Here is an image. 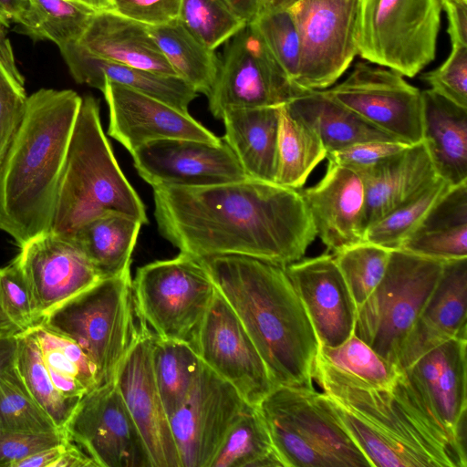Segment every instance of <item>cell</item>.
<instances>
[{
    "label": "cell",
    "instance_id": "cell-30",
    "mask_svg": "<svg viewBox=\"0 0 467 467\" xmlns=\"http://www.w3.org/2000/svg\"><path fill=\"white\" fill-rule=\"evenodd\" d=\"M400 249L442 262L467 258V182L452 186Z\"/></svg>",
    "mask_w": 467,
    "mask_h": 467
},
{
    "label": "cell",
    "instance_id": "cell-46",
    "mask_svg": "<svg viewBox=\"0 0 467 467\" xmlns=\"http://www.w3.org/2000/svg\"><path fill=\"white\" fill-rule=\"evenodd\" d=\"M252 24L294 84L299 70L301 39L291 11L263 9Z\"/></svg>",
    "mask_w": 467,
    "mask_h": 467
},
{
    "label": "cell",
    "instance_id": "cell-13",
    "mask_svg": "<svg viewBox=\"0 0 467 467\" xmlns=\"http://www.w3.org/2000/svg\"><path fill=\"white\" fill-rule=\"evenodd\" d=\"M325 92L369 124L406 144L422 140V95L400 73L358 61L349 75Z\"/></svg>",
    "mask_w": 467,
    "mask_h": 467
},
{
    "label": "cell",
    "instance_id": "cell-21",
    "mask_svg": "<svg viewBox=\"0 0 467 467\" xmlns=\"http://www.w3.org/2000/svg\"><path fill=\"white\" fill-rule=\"evenodd\" d=\"M285 270L319 346L336 347L353 335L357 306L333 254L301 258Z\"/></svg>",
    "mask_w": 467,
    "mask_h": 467
},
{
    "label": "cell",
    "instance_id": "cell-37",
    "mask_svg": "<svg viewBox=\"0 0 467 467\" xmlns=\"http://www.w3.org/2000/svg\"><path fill=\"white\" fill-rule=\"evenodd\" d=\"M97 12L75 0H29L17 29L36 40L52 41L59 48L78 43Z\"/></svg>",
    "mask_w": 467,
    "mask_h": 467
},
{
    "label": "cell",
    "instance_id": "cell-44",
    "mask_svg": "<svg viewBox=\"0 0 467 467\" xmlns=\"http://www.w3.org/2000/svg\"><path fill=\"white\" fill-rule=\"evenodd\" d=\"M0 429L23 432L61 430L32 399L16 370L0 374Z\"/></svg>",
    "mask_w": 467,
    "mask_h": 467
},
{
    "label": "cell",
    "instance_id": "cell-16",
    "mask_svg": "<svg viewBox=\"0 0 467 467\" xmlns=\"http://www.w3.org/2000/svg\"><path fill=\"white\" fill-rule=\"evenodd\" d=\"M248 403L202 362L170 423L182 467H211L233 424Z\"/></svg>",
    "mask_w": 467,
    "mask_h": 467
},
{
    "label": "cell",
    "instance_id": "cell-59",
    "mask_svg": "<svg viewBox=\"0 0 467 467\" xmlns=\"http://www.w3.org/2000/svg\"><path fill=\"white\" fill-rule=\"evenodd\" d=\"M82 3L96 11L111 9L110 0H75Z\"/></svg>",
    "mask_w": 467,
    "mask_h": 467
},
{
    "label": "cell",
    "instance_id": "cell-22",
    "mask_svg": "<svg viewBox=\"0 0 467 467\" xmlns=\"http://www.w3.org/2000/svg\"><path fill=\"white\" fill-rule=\"evenodd\" d=\"M467 337H454L404 369L411 386L436 420L465 445Z\"/></svg>",
    "mask_w": 467,
    "mask_h": 467
},
{
    "label": "cell",
    "instance_id": "cell-54",
    "mask_svg": "<svg viewBox=\"0 0 467 467\" xmlns=\"http://www.w3.org/2000/svg\"><path fill=\"white\" fill-rule=\"evenodd\" d=\"M18 334L0 330V374L16 370Z\"/></svg>",
    "mask_w": 467,
    "mask_h": 467
},
{
    "label": "cell",
    "instance_id": "cell-41",
    "mask_svg": "<svg viewBox=\"0 0 467 467\" xmlns=\"http://www.w3.org/2000/svg\"><path fill=\"white\" fill-rule=\"evenodd\" d=\"M451 187L445 180L437 179L415 197L368 226L364 242L391 251L400 249Z\"/></svg>",
    "mask_w": 467,
    "mask_h": 467
},
{
    "label": "cell",
    "instance_id": "cell-7",
    "mask_svg": "<svg viewBox=\"0 0 467 467\" xmlns=\"http://www.w3.org/2000/svg\"><path fill=\"white\" fill-rule=\"evenodd\" d=\"M130 272L102 278L40 323L74 340L96 367L99 385L115 379L137 331Z\"/></svg>",
    "mask_w": 467,
    "mask_h": 467
},
{
    "label": "cell",
    "instance_id": "cell-11",
    "mask_svg": "<svg viewBox=\"0 0 467 467\" xmlns=\"http://www.w3.org/2000/svg\"><path fill=\"white\" fill-rule=\"evenodd\" d=\"M303 91L288 78L251 23L224 44L207 98L212 115L222 119L229 109L281 107Z\"/></svg>",
    "mask_w": 467,
    "mask_h": 467
},
{
    "label": "cell",
    "instance_id": "cell-56",
    "mask_svg": "<svg viewBox=\"0 0 467 467\" xmlns=\"http://www.w3.org/2000/svg\"><path fill=\"white\" fill-rule=\"evenodd\" d=\"M62 443L34 453L17 462L14 467H53L60 456Z\"/></svg>",
    "mask_w": 467,
    "mask_h": 467
},
{
    "label": "cell",
    "instance_id": "cell-40",
    "mask_svg": "<svg viewBox=\"0 0 467 467\" xmlns=\"http://www.w3.org/2000/svg\"><path fill=\"white\" fill-rule=\"evenodd\" d=\"M317 358L360 383L391 389L402 373L354 334L336 347L319 346Z\"/></svg>",
    "mask_w": 467,
    "mask_h": 467
},
{
    "label": "cell",
    "instance_id": "cell-23",
    "mask_svg": "<svg viewBox=\"0 0 467 467\" xmlns=\"http://www.w3.org/2000/svg\"><path fill=\"white\" fill-rule=\"evenodd\" d=\"M317 236L332 254L364 242L365 186L353 170L327 162L315 185L300 190Z\"/></svg>",
    "mask_w": 467,
    "mask_h": 467
},
{
    "label": "cell",
    "instance_id": "cell-24",
    "mask_svg": "<svg viewBox=\"0 0 467 467\" xmlns=\"http://www.w3.org/2000/svg\"><path fill=\"white\" fill-rule=\"evenodd\" d=\"M454 337H467V258L444 262L433 292L400 350L397 366L404 370Z\"/></svg>",
    "mask_w": 467,
    "mask_h": 467
},
{
    "label": "cell",
    "instance_id": "cell-31",
    "mask_svg": "<svg viewBox=\"0 0 467 467\" xmlns=\"http://www.w3.org/2000/svg\"><path fill=\"white\" fill-rule=\"evenodd\" d=\"M286 107L318 135L327 154L368 141L397 140L330 98L324 89L303 91Z\"/></svg>",
    "mask_w": 467,
    "mask_h": 467
},
{
    "label": "cell",
    "instance_id": "cell-18",
    "mask_svg": "<svg viewBox=\"0 0 467 467\" xmlns=\"http://www.w3.org/2000/svg\"><path fill=\"white\" fill-rule=\"evenodd\" d=\"M130 154L137 172L152 188L208 186L248 178L223 140L219 143L159 140Z\"/></svg>",
    "mask_w": 467,
    "mask_h": 467
},
{
    "label": "cell",
    "instance_id": "cell-4",
    "mask_svg": "<svg viewBox=\"0 0 467 467\" xmlns=\"http://www.w3.org/2000/svg\"><path fill=\"white\" fill-rule=\"evenodd\" d=\"M81 100L71 89L32 93L0 160V230L19 247L49 232Z\"/></svg>",
    "mask_w": 467,
    "mask_h": 467
},
{
    "label": "cell",
    "instance_id": "cell-38",
    "mask_svg": "<svg viewBox=\"0 0 467 467\" xmlns=\"http://www.w3.org/2000/svg\"><path fill=\"white\" fill-rule=\"evenodd\" d=\"M152 361L156 382L170 418L188 394L202 361L190 341L156 336Z\"/></svg>",
    "mask_w": 467,
    "mask_h": 467
},
{
    "label": "cell",
    "instance_id": "cell-17",
    "mask_svg": "<svg viewBox=\"0 0 467 467\" xmlns=\"http://www.w3.org/2000/svg\"><path fill=\"white\" fill-rule=\"evenodd\" d=\"M153 340L154 334L139 319L135 337L115 380L145 443L151 467H182L154 375Z\"/></svg>",
    "mask_w": 467,
    "mask_h": 467
},
{
    "label": "cell",
    "instance_id": "cell-26",
    "mask_svg": "<svg viewBox=\"0 0 467 467\" xmlns=\"http://www.w3.org/2000/svg\"><path fill=\"white\" fill-rule=\"evenodd\" d=\"M70 75L78 84L102 89L106 80L142 92L188 111L197 92L177 76L164 75L116 63L89 53L78 43L59 47Z\"/></svg>",
    "mask_w": 467,
    "mask_h": 467
},
{
    "label": "cell",
    "instance_id": "cell-15",
    "mask_svg": "<svg viewBox=\"0 0 467 467\" xmlns=\"http://www.w3.org/2000/svg\"><path fill=\"white\" fill-rule=\"evenodd\" d=\"M64 430L98 467H151L115 379L85 394Z\"/></svg>",
    "mask_w": 467,
    "mask_h": 467
},
{
    "label": "cell",
    "instance_id": "cell-36",
    "mask_svg": "<svg viewBox=\"0 0 467 467\" xmlns=\"http://www.w3.org/2000/svg\"><path fill=\"white\" fill-rule=\"evenodd\" d=\"M211 467H283L257 406H245Z\"/></svg>",
    "mask_w": 467,
    "mask_h": 467
},
{
    "label": "cell",
    "instance_id": "cell-39",
    "mask_svg": "<svg viewBox=\"0 0 467 467\" xmlns=\"http://www.w3.org/2000/svg\"><path fill=\"white\" fill-rule=\"evenodd\" d=\"M16 372L32 399L61 430L80 399L67 398L54 386L31 330L18 334Z\"/></svg>",
    "mask_w": 467,
    "mask_h": 467
},
{
    "label": "cell",
    "instance_id": "cell-47",
    "mask_svg": "<svg viewBox=\"0 0 467 467\" xmlns=\"http://www.w3.org/2000/svg\"><path fill=\"white\" fill-rule=\"evenodd\" d=\"M39 323L17 258L0 267V330L21 334Z\"/></svg>",
    "mask_w": 467,
    "mask_h": 467
},
{
    "label": "cell",
    "instance_id": "cell-6",
    "mask_svg": "<svg viewBox=\"0 0 467 467\" xmlns=\"http://www.w3.org/2000/svg\"><path fill=\"white\" fill-rule=\"evenodd\" d=\"M257 408L283 467H372L324 392L277 386Z\"/></svg>",
    "mask_w": 467,
    "mask_h": 467
},
{
    "label": "cell",
    "instance_id": "cell-27",
    "mask_svg": "<svg viewBox=\"0 0 467 467\" xmlns=\"http://www.w3.org/2000/svg\"><path fill=\"white\" fill-rule=\"evenodd\" d=\"M78 43L103 59L177 76L151 37L148 26L112 9L97 12Z\"/></svg>",
    "mask_w": 467,
    "mask_h": 467
},
{
    "label": "cell",
    "instance_id": "cell-58",
    "mask_svg": "<svg viewBox=\"0 0 467 467\" xmlns=\"http://www.w3.org/2000/svg\"><path fill=\"white\" fill-rule=\"evenodd\" d=\"M298 0H263L264 9H289Z\"/></svg>",
    "mask_w": 467,
    "mask_h": 467
},
{
    "label": "cell",
    "instance_id": "cell-5",
    "mask_svg": "<svg viewBox=\"0 0 467 467\" xmlns=\"http://www.w3.org/2000/svg\"><path fill=\"white\" fill-rule=\"evenodd\" d=\"M149 223L143 202L123 174L104 133L99 105L82 98L59 181L49 232L70 236L106 213Z\"/></svg>",
    "mask_w": 467,
    "mask_h": 467
},
{
    "label": "cell",
    "instance_id": "cell-29",
    "mask_svg": "<svg viewBox=\"0 0 467 467\" xmlns=\"http://www.w3.org/2000/svg\"><path fill=\"white\" fill-rule=\"evenodd\" d=\"M279 108L229 109L222 117L223 140L248 178L275 182Z\"/></svg>",
    "mask_w": 467,
    "mask_h": 467
},
{
    "label": "cell",
    "instance_id": "cell-32",
    "mask_svg": "<svg viewBox=\"0 0 467 467\" xmlns=\"http://www.w3.org/2000/svg\"><path fill=\"white\" fill-rule=\"evenodd\" d=\"M143 224L130 216L110 213L92 219L70 235L101 278L130 272V262Z\"/></svg>",
    "mask_w": 467,
    "mask_h": 467
},
{
    "label": "cell",
    "instance_id": "cell-42",
    "mask_svg": "<svg viewBox=\"0 0 467 467\" xmlns=\"http://www.w3.org/2000/svg\"><path fill=\"white\" fill-rule=\"evenodd\" d=\"M390 253L391 250L362 242L333 254L357 310L382 280Z\"/></svg>",
    "mask_w": 467,
    "mask_h": 467
},
{
    "label": "cell",
    "instance_id": "cell-14",
    "mask_svg": "<svg viewBox=\"0 0 467 467\" xmlns=\"http://www.w3.org/2000/svg\"><path fill=\"white\" fill-rule=\"evenodd\" d=\"M190 342L201 361L246 403L257 406L275 387L251 337L217 289Z\"/></svg>",
    "mask_w": 467,
    "mask_h": 467
},
{
    "label": "cell",
    "instance_id": "cell-9",
    "mask_svg": "<svg viewBox=\"0 0 467 467\" xmlns=\"http://www.w3.org/2000/svg\"><path fill=\"white\" fill-rule=\"evenodd\" d=\"M441 0H359L358 55L413 78L436 55Z\"/></svg>",
    "mask_w": 467,
    "mask_h": 467
},
{
    "label": "cell",
    "instance_id": "cell-20",
    "mask_svg": "<svg viewBox=\"0 0 467 467\" xmlns=\"http://www.w3.org/2000/svg\"><path fill=\"white\" fill-rule=\"evenodd\" d=\"M100 91L109 107L108 134L130 153L148 142L165 139L223 140L188 111L151 96L108 80Z\"/></svg>",
    "mask_w": 467,
    "mask_h": 467
},
{
    "label": "cell",
    "instance_id": "cell-43",
    "mask_svg": "<svg viewBox=\"0 0 467 467\" xmlns=\"http://www.w3.org/2000/svg\"><path fill=\"white\" fill-rule=\"evenodd\" d=\"M178 19L214 51L246 25L224 0H182Z\"/></svg>",
    "mask_w": 467,
    "mask_h": 467
},
{
    "label": "cell",
    "instance_id": "cell-19",
    "mask_svg": "<svg viewBox=\"0 0 467 467\" xmlns=\"http://www.w3.org/2000/svg\"><path fill=\"white\" fill-rule=\"evenodd\" d=\"M38 321L101 278L69 236L47 232L26 242L16 255Z\"/></svg>",
    "mask_w": 467,
    "mask_h": 467
},
{
    "label": "cell",
    "instance_id": "cell-45",
    "mask_svg": "<svg viewBox=\"0 0 467 467\" xmlns=\"http://www.w3.org/2000/svg\"><path fill=\"white\" fill-rule=\"evenodd\" d=\"M4 27L0 25V160L23 119L28 98Z\"/></svg>",
    "mask_w": 467,
    "mask_h": 467
},
{
    "label": "cell",
    "instance_id": "cell-2",
    "mask_svg": "<svg viewBox=\"0 0 467 467\" xmlns=\"http://www.w3.org/2000/svg\"><path fill=\"white\" fill-rule=\"evenodd\" d=\"M313 380L376 467H466V447L431 415L406 374L391 389H376L316 357Z\"/></svg>",
    "mask_w": 467,
    "mask_h": 467
},
{
    "label": "cell",
    "instance_id": "cell-10",
    "mask_svg": "<svg viewBox=\"0 0 467 467\" xmlns=\"http://www.w3.org/2000/svg\"><path fill=\"white\" fill-rule=\"evenodd\" d=\"M215 291L202 260L182 252L139 267L132 280L136 316L169 340L190 341Z\"/></svg>",
    "mask_w": 467,
    "mask_h": 467
},
{
    "label": "cell",
    "instance_id": "cell-28",
    "mask_svg": "<svg viewBox=\"0 0 467 467\" xmlns=\"http://www.w3.org/2000/svg\"><path fill=\"white\" fill-rule=\"evenodd\" d=\"M422 95V142L437 174L451 185L467 182V109L431 89Z\"/></svg>",
    "mask_w": 467,
    "mask_h": 467
},
{
    "label": "cell",
    "instance_id": "cell-52",
    "mask_svg": "<svg viewBox=\"0 0 467 467\" xmlns=\"http://www.w3.org/2000/svg\"><path fill=\"white\" fill-rule=\"evenodd\" d=\"M451 47H467V0H441Z\"/></svg>",
    "mask_w": 467,
    "mask_h": 467
},
{
    "label": "cell",
    "instance_id": "cell-35",
    "mask_svg": "<svg viewBox=\"0 0 467 467\" xmlns=\"http://www.w3.org/2000/svg\"><path fill=\"white\" fill-rule=\"evenodd\" d=\"M327 157L318 135L285 105L279 108L275 183L301 190L314 169Z\"/></svg>",
    "mask_w": 467,
    "mask_h": 467
},
{
    "label": "cell",
    "instance_id": "cell-1",
    "mask_svg": "<svg viewBox=\"0 0 467 467\" xmlns=\"http://www.w3.org/2000/svg\"><path fill=\"white\" fill-rule=\"evenodd\" d=\"M160 234L196 258L239 255L280 266L300 260L316 230L300 190L251 178L153 187Z\"/></svg>",
    "mask_w": 467,
    "mask_h": 467
},
{
    "label": "cell",
    "instance_id": "cell-33",
    "mask_svg": "<svg viewBox=\"0 0 467 467\" xmlns=\"http://www.w3.org/2000/svg\"><path fill=\"white\" fill-rule=\"evenodd\" d=\"M149 32L176 75L197 93L209 95L216 79L220 59L179 19L148 26Z\"/></svg>",
    "mask_w": 467,
    "mask_h": 467
},
{
    "label": "cell",
    "instance_id": "cell-8",
    "mask_svg": "<svg viewBox=\"0 0 467 467\" xmlns=\"http://www.w3.org/2000/svg\"><path fill=\"white\" fill-rule=\"evenodd\" d=\"M443 265L392 250L382 280L357 310L353 334L397 365L400 350L433 292Z\"/></svg>",
    "mask_w": 467,
    "mask_h": 467
},
{
    "label": "cell",
    "instance_id": "cell-25",
    "mask_svg": "<svg viewBox=\"0 0 467 467\" xmlns=\"http://www.w3.org/2000/svg\"><path fill=\"white\" fill-rule=\"evenodd\" d=\"M357 173L365 186L366 229L441 178L422 141Z\"/></svg>",
    "mask_w": 467,
    "mask_h": 467
},
{
    "label": "cell",
    "instance_id": "cell-55",
    "mask_svg": "<svg viewBox=\"0 0 467 467\" xmlns=\"http://www.w3.org/2000/svg\"><path fill=\"white\" fill-rule=\"evenodd\" d=\"M29 8V0H0V25H19Z\"/></svg>",
    "mask_w": 467,
    "mask_h": 467
},
{
    "label": "cell",
    "instance_id": "cell-12",
    "mask_svg": "<svg viewBox=\"0 0 467 467\" xmlns=\"http://www.w3.org/2000/svg\"><path fill=\"white\" fill-rule=\"evenodd\" d=\"M359 0H298L289 10L301 39V90L330 88L358 55Z\"/></svg>",
    "mask_w": 467,
    "mask_h": 467
},
{
    "label": "cell",
    "instance_id": "cell-34",
    "mask_svg": "<svg viewBox=\"0 0 467 467\" xmlns=\"http://www.w3.org/2000/svg\"><path fill=\"white\" fill-rule=\"evenodd\" d=\"M56 389L64 396L81 399L99 386L97 369L84 350L74 340L42 323L31 328Z\"/></svg>",
    "mask_w": 467,
    "mask_h": 467
},
{
    "label": "cell",
    "instance_id": "cell-53",
    "mask_svg": "<svg viewBox=\"0 0 467 467\" xmlns=\"http://www.w3.org/2000/svg\"><path fill=\"white\" fill-rule=\"evenodd\" d=\"M53 467H98L97 463L68 437L62 443L59 458Z\"/></svg>",
    "mask_w": 467,
    "mask_h": 467
},
{
    "label": "cell",
    "instance_id": "cell-49",
    "mask_svg": "<svg viewBox=\"0 0 467 467\" xmlns=\"http://www.w3.org/2000/svg\"><path fill=\"white\" fill-rule=\"evenodd\" d=\"M67 439L65 430L23 432L0 429V467H14L17 462Z\"/></svg>",
    "mask_w": 467,
    "mask_h": 467
},
{
    "label": "cell",
    "instance_id": "cell-51",
    "mask_svg": "<svg viewBox=\"0 0 467 467\" xmlns=\"http://www.w3.org/2000/svg\"><path fill=\"white\" fill-rule=\"evenodd\" d=\"M182 0H110L111 9L146 26H161L178 19Z\"/></svg>",
    "mask_w": 467,
    "mask_h": 467
},
{
    "label": "cell",
    "instance_id": "cell-3",
    "mask_svg": "<svg viewBox=\"0 0 467 467\" xmlns=\"http://www.w3.org/2000/svg\"><path fill=\"white\" fill-rule=\"evenodd\" d=\"M277 386L313 387L319 343L285 267L256 258H199Z\"/></svg>",
    "mask_w": 467,
    "mask_h": 467
},
{
    "label": "cell",
    "instance_id": "cell-57",
    "mask_svg": "<svg viewBox=\"0 0 467 467\" xmlns=\"http://www.w3.org/2000/svg\"><path fill=\"white\" fill-rule=\"evenodd\" d=\"M246 24L253 23L264 9L263 0H224Z\"/></svg>",
    "mask_w": 467,
    "mask_h": 467
},
{
    "label": "cell",
    "instance_id": "cell-50",
    "mask_svg": "<svg viewBox=\"0 0 467 467\" xmlns=\"http://www.w3.org/2000/svg\"><path fill=\"white\" fill-rule=\"evenodd\" d=\"M410 144L398 140H375L355 144L327 154L328 162L360 172L402 151Z\"/></svg>",
    "mask_w": 467,
    "mask_h": 467
},
{
    "label": "cell",
    "instance_id": "cell-48",
    "mask_svg": "<svg viewBox=\"0 0 467 467\" xmlns=\"http://www.w3.org/2000/svg\"><path fill=\"white\" fill-rule=\"evenodd\" d=\"M420 78L438 95L467 109V47H451L446 60Z\"/></svg>",
    "mask_w": 467,
    "mask_h": 467
}]
</instances>
